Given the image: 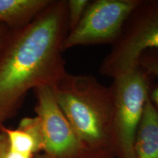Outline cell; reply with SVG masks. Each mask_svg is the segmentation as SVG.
Here are the masks:
<instances>
[{"label":"cell","mask_w":158,"mask_h":158,"mask_svg":"<svg viewBox=\"0 0 158 158\" xmlns=\"http://www.w3.org/2000/svg\"><path fill=\"white\" fill-rule=\"evenodd\" d=\"M68 31L65 0H51L13 31L0 56V127L16 115L29 90L52 87L68 73L62 45Z\"/></svg>","instance_id":"6da1fadb"},{"label":"cell","mask_w":158,"mask_h":158,"mask_svg":"<svg viewBox=\"0 0 158 158\" xmlns=\"http://www.w3.org/2000/svg\"><path fill=\"white\" fill-rule=\"evenodd\" d=\"M57 103L80 141L86 147H113V97L91 75L67 73L51 87Z\"/></svg>","instance_id":"7a4b0ae2"},{"label":"cell","mask_w":158,"mask_h":158,"mask_svg":"<svg viewBox=\"0 0 158 158\" xmlns=\"http://www.w3.org/2000/svg\"><path fill=\"white\" fill-rule=\"evenodd\" d=\"M158 51V0H141L127 18L100 66V73L115 78L138 66L144 52Z\"/></svg>","instance_id":"3957f363"},{"label":"cell","mask_w":158,"mask_h":158,"mask_svg":"<svg viewBox=\"0 0 158 158\" xmlns=\"http://www.w3.org/2000/svg\"><path fill=\"white\" fill-rule=\"evenodd\" d=\"M113 147L122 158H135V140L148 98L149 81L138 66L113 79Z\"/></svg>","instance_id":"277c9868"},{"label":"cell","mask_w":158,"mask_h":158,"mask_svg":"<svg viewBox=\"0 0 158 158\" xmlns=\"http://www.w3.org/2000/svg\"><path fill=\"white\" fill-rule=\"evenodd\" d=\"M141 0L91 1L78 25L69 31L63 51L77 46L112 45L133 10Z\"/></svg>","instance_id":"5b68a950"},{"label":"cell","mask_w":158,"mask_h":158,"mask_svg":"<svg viewBox=\"0 0 158 158\" xmlns=\"http://www.w3.org/2000/svg\"><path fill=\"white\" fill-rule=\"evenodd\" d=\"M35 111L40 123L43 150L49 158H71L85 146L57 103L51 86L34 89Z\"/></svg>","instance_id":"8992f818"},{"label":"cell","mask_w":158,"mask_h":158,"mask_svg":"<svg viewBox=\"0 0 158 158\" xmlns=\"http://www.w3.org/2000/svg\"><path fill=\"white\" fill-rule=\"evenodd\" d=\"M135 158H158V110L149 97L135 140Z\"/></svg>","instance_id":"52a82bcc"},{"label":"cell","mask_w":158,"mask_h":158,"mask_svg":"<svg viewBox=\"0 0 158 158\" xmlns=\"http://www.w3.org/2000/svg\"><path fill=\"white\" fill-rule=\"evenodd\" d=\"M51 0H0V23L19 29L30 23Z\"/></svg>","instance_id":"ba28073f"},{"label":"cell","mask_w":158,"mask_h":158,"mask_svg":"<svg viewBox=\"0 0 158 158\" xmlns=\"http://www.w3.org/2000/svg\"><path fill=\"white\" fill-rule=\"evenodd\" d=\"M0 129L7 136L9 149L12 151L24 155H35L43 150L42 140L28 130L19 126L16 129H8L2 126Z\"/></svg>","instance_id":"9c48e42d"},{"label":"cell","mask_w":158,"mask_h":158,"mask_svg":"<svg viewBox=\"0 0 158 158\" xmlns=\"http://www.w3.org/2000/svg\"><path fill=\"white\" fill-rule=\"evenodd\" d=\"M138 66L148 76H153L158 79V51L150 50L144 52L138 60ZM149 97L158 110V84L149 89Z\"/></svg>","instance_id":"30bf717a"},{"label":"cell","mask_w":158,"mask_h":158,"mask_svg":"<svg viewBox=\"0 0 158 158\" xmlns=\"http://www.w3.org/2000/svg\"><path fill=\"white\" fill-rule=\"evenodd\" d=\"M90 2L89 0H68L67 1L69 31L74 29L80 22L89 5L90 4Z\"/></svg>","instance_id":"8fae6325"},{"label":"cell","mask_w":158,"mask_h":158,"mask_svg":"<svg viewBox=\"0 0 158 158\" xmlns=\"http://www.w3.org/2000/svg\"><path fill=\"white\" fill-rule=\"evenodd\" d=\"M71 158H110L109 150L85 147Z\"/></svg>","instance_id":"7c38bea8"},{"label":"cell","mask_w":158,"mask_h":158,"mask_svg":"<svg viewBox=\"0 0 158 158\" xmlns=\"http://www.w3.org/2000/svg\"><path fill=\"white\" fill-rule=\"evenodd\" d=\"M14 30L15 29H13L7 26L0 23V56Z\"/></svg>","instance_id":"4fadbf2b"},{"label":"cell","mask_w":158,"mask_h":158,"mask_svg":"<svg viewBox=\"0 0 158 158\" xmlns=\"http://www.w3.org/2000/svg\"><path fill=\"white\" fill-rule=\"evenodd\" d=\"M8 149V141L5 133L0 129V158H5Z\"/></svg>","instance_id":"5bb4252c"},{"label":"cell","mask_w":158,"mask_h":158,"mask_svg":"<svg viewBox=\"0 0 158 158\" xmlns=\"http://www.w3.org/2000/svg\"><path fill=\"white\" fill-rule=\"evenodd\" d=\"M34 158H49L45 154H43V155H37L35 156Z\"/></svg>","instance_id":"9a60e30c"}]
</instances>
